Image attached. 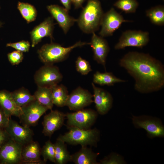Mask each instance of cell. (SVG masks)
<instances>
[{
	"label": "cell",
	"instance_id": "6da1fadb",
	"mask_svg": "<svg viewBox=\"0 0 164 164\" xmlns=\"http://www.w3.org/2000/svg\"><path fill=\"white\" fill-rule=\"evenodd\" d=\"M119 64L134 78L135 88L138 92L148 93L164 87V66L149 54L129 52L121 59Z\"/></svg>",
	"mask_w": 164,
	"mask_h": 164
},
{
	"label": "cell",
	"instance_id": "7a4b0ae2",
	"mask_svg": "<svg viewBox=\"0 0 164 164\" xmlns=\"http://www.w3.org/2000/svg\"><path fill=\"white\" fill-rule=\"evenodd\" d=\"M103 14L99 1L88 0L77 22L84 32L92 34L99 29Z\"/></svg>",
	"mask_w": 164,
	"mask_h": 164
},
{
	"label": "cell",
	"instance_id": "3957f363",
	"mask_svg": "<svg viewBox=\"0 0 164 164\" xmlns=\"http://www.w3.org/2000/svg\"><path fill=\"white\" fill-rule=\"evenodd\" d=\"M90 44V43L80 41L72 46L64 47L58 43H51L43 45L38 50V53L40 60L45 64H53L65 60L74 48Z\"/></svg>",
	"mask_w": 164,
	"mask_h": 164
},
{
	"label": "cell",
	"instance_id": "277c9868",
	"mask_svg": "<svg viewBox=\"0 0 164 164\" xmlns=\"http://www.w3.org/2000/svg\"><path fill=\"white\" fill-rule=\"evenodd\" d=\"M67 128L69 131L60 135L58 139L72 145L97 146L100 138V132L97 128L82 129L74 127Z\"/></svg>",
	"mask_w": 164,
	"mask_h": 164
},
{
	"label": "cell",
	"instance_id": "5b68a950",
	"mask_svg": "<svg viewBox=\"0 0 164 164\" xmlns=\"http://www.w3.org/2000/svg\"><path fill=\"white\" fill-rule=\"evenodd\" d=\"M132 120L134 127L145 129L149 138L164 137V126L160 119L147 115H133Z\"/></svg>",
	"mask_w": 164,
	"mask_h": 164
},
{
	"label": "cell",
	"instance_id": "8992f818",
	"mask_svg": "<svg viewBox=\"0 0 164 164\" xmlns=\"http://www.w3.org/2000/svg\"><path fill=\"white\" fill-rule=\"evenodd\" d=\"M67 127H74L82 129L91 128L95 122L98 113L91 109H83L66 114Z\"/></svg>",
	"mask_w": 164,
	"mask_h": 164
},
{
	"label": "cell",
	"instance_id": "52a82bcc",
	"mask_svg": "<svg viewBox=\"0 0 164 164\" xmlns=\"http://www.w3.org/2000/svg\"><path fill=\"white\" fill-rule=\"evenodd\" d=\"M149 41V33L148 32L129 30L122 33L114 48L116 50L130 46L142 48Z\"/></svg>",
	"mask_w": 164,
	"mask_h": 164
},
{
	"label": "cell",
	"instance_id": "ba28073f",
	"mask_svg": "<svg viewBox=\"0 0 164 164\" xmlns=\"http://www.w3.org/2000/svg\"><path fill=\"white\" fill-rule=\"evenodd\" d=\"M63 78L58 68L53 64H45L36 72L34 76L38 86L50 87L58 84Z\"/></svg>",
	"mask_w": 164,
	"mask_h": 164
},
{
	"label": "cell",
	"instance_id": "9c48e42d",
	"mask_svg": "<svg viewBox=\"0 0 164 164\" xmlns=\"http://www.w3.org/2000/svg\"><path fill=\"white\" fill-rule=\"evenodd\" d=\"M132 21L125 19L122 15L118 12L113 8L104 13L101 20L100 36L106 37L111 36L122 23Z\"/></svg>",
	"mask_w": 164,
	"mask_h": 164
},
{
	"label": "cell",
	"instance_id": "30bf717a",
	"mask_svg": "<svg viewBox=\"0 0 164 164\" xmlns=\"http://www.w3.org/2000/svg\"><path fill=\"white\" fill-rule=\"evenodd\" d=\"M21 108L20 122L23 126L29 127L37 124L41 116L49 110L36 100Z\"/></svg>",
	"mask_w": 164,
	"mask_h": 164
},
{
	"label": "cell",
	"instance_id": "8fae6325",
	"mask_svg": "<svg viewBox=\"0 0 164 164\" xmlns=\"http://www.w3.org/2000/svg\"><path fill=\"white\" fill-rule=\"evenodd\" d=\"M22 146L10 138L0 147V164H21Z\"/></svg>",
	"mask_w": 164,
	"mask_h": 164
},
{
	"label": "cell",
	"instance_id": "7c38bea8",
	"mask_svg": "<svg viewBox=\"0 0 164 164\" xmlns=\"http://www.w3.org/2000/svg\"><path fill=\"white\" fill-rule=\"evenodd\" d=\"M93 98L88 90L79 87L69 94L66 106L70 110L77 111L91 104L94 102Z\"/></svg>",
	"mask_w": 164,
	"mask_h": 164
},
{
	"label": "cell",
	"instance_id": "4fadbf2b",
	"mask_svg": "<svg viewBox=\"0 0 164 164\" xmlns=\"http://www.w3.org/2000/svg\"><path fill=\"white\" fill-rule=\"evenodd\" d=\"M5 129L11 139L22 146L33 140L34 133L30 127L21 126L11 118Z\"/></svg>",
	"mask_w": 164,
	"mask_h": 164
},
{
	"label": "cell",
	"instance_id": "5bb4252c",
	"mask_svg": "<svg viewBox=\"0 0 164 164\" xmlns=\"http://www.w3.org/2000/svg\"><path fill=\"white\" fill-rule=\"evenodd\" d=\"M66 114L58 110H52L45 115L42 124V133L45 136L51 137L54 133L64 124Z\"/></svg>",
	"mask_w": 164,
	"mask_h": 164
},
{
	"label": "cell",
	"instance_id": "9a60e30c",
	"mask_svg": "<svg viewBox=\"0 0 164 164\" xmlns=\"http://www.w3.org/2000/svg\"><path fill=\"white\" fill-rule=\"evenodd\" d=\"M52 17L57 22L64 33L67 34L77 19L70 16L68 11L64 8L56 5H51L47 6Z\"/></svg>",
	"mask_w": 164,
	"mask_h": 164
},
{
	"label": "cell",
	"instance_id": "2e32d148",
	"mask_svg": "<svg viewBox=\"0 0 164 164\" xmlns=\"http://www.w3.org/2000/svg\"><path fill=\"white\" fill-rule=\"evenodd\" d=\"M90 43L93 52L94 60L98 63L102 65L106 70V58L110 50L107 41L104 37L98 36L95 32H93Z\"/></svg>",
	"mask_w": 164,
	"mask_h": 164
},
{
	"label": "cell",
	"instance_id": "e0dca14e",
	"mask_svg": "<svg viewBox=\"0 0 164 164\" xmlns=\"http://www.w3.org/2000/svg\"><path fill=\"white\" fill-rule=\"evenodd\" d=\"M94 101L95 105L97 112L103 115L106 114L111 108L113 98L111 94L106 90L97 87L92 82Z\"/></svg>",
	"mask_w": 164,
	"mask_h": 164
},
{
	"label": "cell",
	"instance_id": "ac0fdd59",
	"mask_svg": "<svg viewBox=\"0 0 164 164\" xmlns=\"http://www.w3.org/2000/svg\"><path fill=\"white\" fill-rule=\"evenodd\" d=\"M54 25L53 19L49 17L36 26L30 32L32 47H35L45 37H49L52 40Z\"/></svg>",
	"mask_w": 164,
	"mask_h": 164
},
{
	"label": "cell",
	"instance_id": "d6986e66",
	"mask_svg": "<svg viewBox=\"0 0 164 164\" xmlns=\"http://www.w3.org/2000/svg\"><path fill=\"white\" fill-rule=\"evenodd\" d=\"M41 149L39 143L33 140L23 145L21 153V164H46L41 159Z\"/></svg>",
	"mask_w": 164,
	"mask_h": 164
},
{
	"label": "cell",
	"instance_id": "ffe728a7",
	"mask_svg": "<svg viewBox=\"0 0 164 164\" xmlns=\"http://www.w3.org/2000/svg\"><path fill=\"white\" fill-rule=\"evenodd\" d=\"M0 107L10 117L19 118L22 113V108L15 103L11 92L6 90H0Z\"/></svg>",
	"mask_w": 164,
	"mask_h": 164
},
{
	"label": "cell",
	"instance_id": "44dd1931",
	"mask_svg": "<svg viewBox=\"0 0 164 164\" xmlns=\"http://www.w3.org/2000/svg\"><path fill=\"white\" fill-rule=\"evenodd\" d=\"M99 154L87 146H82L79 151L71 155V162L75 164H100L97 160Z\"/></svg>",
	"mask_w": 164,
	"mask_h": 164
},
{
	"label": "cell",
	"instance_id": "7402d4cb",
	"mask_svg": "<svg viewBox=\"0 0 164 164\" xmlns=\"http://www.w3.org/2000/svg\"><path fill=\"white\" fill-rule=\"evenodd\" d=\"M33 96L35 100L40 104L52 110L53 106L51 87L38 86Z\"/></svg>",
	"mask_w": 164,
	"mask_h": 164
},
{
	"label": "cell",
	"instance_id": "603a6c76",
	"mask_svg": "<svg viewBox=\"0 0 164 164\" xmlns=\"http://www.w3.org/2000/svg\"><path fill=\"white\" fill-rule=\"evenodd\" d=\"M53 103L58 107L66 106L69 94L67 87L63 84L55 85L51 87Z\"/></svg>",
	"mask_w": 164,
	"mask_h": 164
},
{
	"label": "cell",
	"instance_id": "cb8c5ba5",
	"mask_svg": "<svg viewBox=\"0 0 164 164\" xmlns=\"http://www.w3.org/2000/svg\"><path fill=\"white\" fill-rule=\"evenodd\" d=\"M126 81L117 78L111 72L101 73L97 71L93 75V83L101 86H112L116 83Z\"/></svg>",
	"mask_w": 164,
	"mask_h": 164
},
{
	"label": "cell",
	"instance_id": "d4e9b609",
	"mask_svg": "<svg viewBox=\"0 0 164 164\" xmlns=\"http://www.w3.org/2000/svg\"><path fill=\"white\" fill-rule=\"evenodd\" d=\"M55 150V163L65 164L71 161V155L64 142L58 138L54 144Z\"/></svg>",
	"mask_w": 164,
	"mask_h": 164
},
{
	"label": "cell",
	"instance_id": "484cf974",
	"mask_svg": "<svg viewBox=\"0 0 164 164\" xmlns=\"http://www.w3.org/2000/svg\"><path fill=\"white\" fill-rule=\"evenodd\" d=\"M12 97L16 104L22 108L35 100L33 95L24 88H21L11 92Z\"/></svg>",
	"mask_w": 164,
	"mask_h": 164
},
{
	"label": "cell",
	"instance_id": "4316f807",
	"mask_svg": "<svg viewBox=\"0 0 164 164\" xmlns=\"http://www.w3.org/2000/svg\"><path fill=\"white\" fill-rule=\"evenodd\" d=\"M146 15L151 22L155 25L162 26L164 25V6L158 5L146 11Z\"/></svg>",
	"mask_w": 164,
	"mask_h": 164
},
{
	"label": "cell",
	"instance_id": "83f0119b",
	"mask_svg": "<svg viewBox=\"0 0 164 164\" xmlns=\"http://www.w3.org/2000/svg\"><path fill=\"white\" fill-rule=\"evenodd\" d=\"M17 8L28 23L34 21L36 19L37 11L36 8L32 5L19 2L18 3Z\"/></svg>",
	"mask_w": 164,
	"mask_h": 164
},
{
	"label": "cell",
	"instance_id": "f1b7e54d",
	"mask_svg": "<svg viewBox=\"0 0 164 164\" xmlns=\"http://www.w3.org/2000/svg\"><path fill=\"white\" fill-rule=\"evenodd\" d=\"M138 5L136 0H118L114 5L125 13H130L135 12Z\"/></svg>",
	"mask_w": 164,
	"mask_h": 164
},
{
	"label": "cell",
	"instance_id": "f546056e",
	"mask_svg": "<svg viewBox=\"0 0 164 164\" xmlns=\"http://www.w3.org/2000/svg\"><path fill=\"white\" fill-rule=\"evenodd\" d=\"M41 155L46 162L49 160L55 163V150L54 144L50 140L47 141L41 149Z\"/></svg>",
	"mask_w": 164,
	"mask_h": 164
},
{
	"label": "cell",
	"instance_id": "4dcf8cb0",
	"mask_svg": "<svg viewBox=\"0 0 164 164\" xmlns=\"http://www.w3.org/2000/svg\"><path fill=\"white\" fill-rule=\"evenodd\" d=\"M75 66L77 71L82 75H87L92 70L89 62L80 56L77 57Z\"/></svg>",
	"mask_w": 164,
	"mask_h": 164
},
{
	"label": "cell",
	"instance_id": "1f68e13d",
	"mask_svg": "<svg viewBox=\"0 0 164 164\" xmlns=\"http://www.w3.org/2000/svg\"><path fill=\"white\" fill-rule=\"evenodd\" d=\"M100 164H122L126 163L123 158L120 155L111 153L100 160Z\"/></svg>",
	"mask_w": 164,
	"mask_h": 164
},
{
	"label": "cell",
	"instance_id": "d6a6232c",
	"mask_svg": "<svg viewBox=\"0 0 164 164\" xmlns=\"http://www.w3.org/2000/svg\"><path fill=\"white\" fill-rule=\"evenodd\" d=\"M6 46L7 47H11L16 50L23 53L28 52L30 45L29 41L22 40L17 42L8 43Z\"/></svg>",
	"mask_w": 164,
	"mask_h": 164
},
{
	"label": "cell",
	"instance_id": "836d02e7",
	"mask_svg": "<svg viewBox=\"0 0 164 164\" xmlns=\"http://www.w3.org/2000/svg\"><path fill=\"white\" fill-rule=\"evenodd\" d=\"M23 53L16 50L9 53L7 54L9 61L12 65L19 64L22 62L23 59L24 55Z\"/></svg>",
	"mask_w": 164,
	"mask_h": 164
},
{
	"label": "cell",
	"instance_id": "e575fe53",
	"mask_svg": "<svg viewBox=\"0 0 164 164\" xmlns=\"http://www.w3.org/2000/svg\"><path fill=\"white\" fill-rule=\"evenodd\" d=\"M10 118L0 107V129H5L7 127Z\"/></svg>",
	"mask_w": 164,
	"mask_h": 164
},
{
	"label": "cell",
	"instance_id": "d590c367",
	"mask_svg": "<svg viewBox=\"0 0 164 164\" xmlns=\"http://www.w3.org/2000/svg\"><path fill=\"white\" fill-rule=\"evenodd\" d=\"M10 138L5 129H0V147Z\"/></svg>",
	"mask_w": 164,
	"mask_h": 164
},
{
	"label": "cell",
	"instance_id": "8d00e7d4",
	"mask_svg": "<svg viewBox=\"0 0 164 164\" xmlns=\"http://www.w3.org/2000/svg\"><path fill=\"white\" fill-rule=\"evenodd\" d=\"M64 8L68 11L70 9L72 2L71 0H59Z\"/></svg>",
	"mask_w": 164,
	"mask_h": 164
},
{
	"label": "cell",
	"instance_id": "74e56055",
	"mask_svg": "<svg viewBox=\"0 0 164 164\" xmlns=\"http://www.w3.org/2000/svg\"><path fill=\"white\" fill-rule=\"evenodd\" d=\"M76 9H77L82 7V4L85 0H71Z\"/></svg>",
	"mask_w": 164,
	"mask_h": 164
},
{
	"label": "cell",
	"instance_id": "f35d334b",
	"mask_svg": "<svg viewBox=\"0 0 164 164\" xmlns=\"http://www.w3.org/2000/svg\"><path fill=\"white\" fill-rule=\"evenodd\" d=\"M2 25V22H0V28L1 27Z\"/></svg>",
	"mask_w": 164,
	"mask_h": 164
},
{
	"label": "cell",
	"instance_id": "ab89813d",
	"mask_svg": "<svg viewBox=\"0 0 164 164\" xmlns=\"http://www.w3.org/2000/svg\"></svg>",
	"mask_w": 164,
	"mask_h": 164
},
{
	"label": "cell",
	"instance_id": "60d3db41",
	"mask_svg": "<svg viewBox=\"0 0 164 164\" xmlns=\"http://www.w3.org/2000/svg\"></svg>",
	"mask_w": 164,
	"mask_h": 164
}]
</instances>
